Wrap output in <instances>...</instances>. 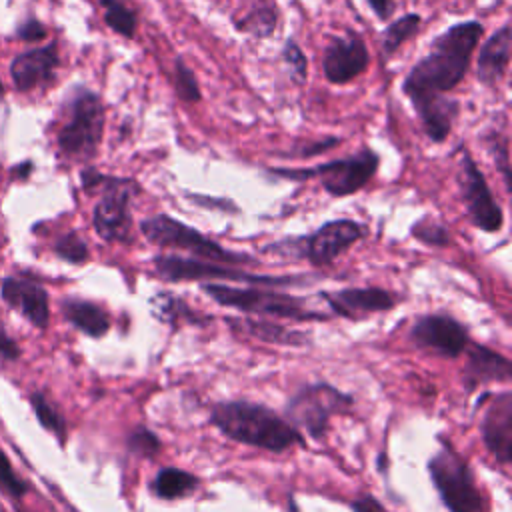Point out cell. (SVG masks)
<instances>
[{"instance_id": "4fadbf2b", "label": "cell", "mask_w": 512, "mask_h": 512, "mask_svg": "<svg viewBox=\"0 0 512 512\" xmlns=\"http://www.w3.org/2000/svg\"><path fill=\"white\" fill-rule=\"evenodd\" d=\"M408 336L416 348L444 358H458L470 344L468 328L450 314H424L416 318Z\"/></svg>"}, {"instance_id": "d4e9b609", "label": "cell", "mask_w": 512, "mask_h": 512, "mask_svg": "<svg viewBox=\"0 0 512 512\" xmlns=\"http://www.w3.org/2000/svg\"><path fill=\"white\" fill-rule=\"evenodd\" d=\"M230 324L242 328L244 332L252 334L254 338L270 344H288V346H302L308 342V336L300 330H288L276 322H266V320H228Z\"/></svg>"}, {"instance_id": "52a82bcc", "label": "cell", "mask_w": 512, "mask_h": 512, "mask_svg": "<svg viewBox=\"0 0 512 512\" xmlns=\"http://www.w3.org/2000/svg\"><path fill=\"white\" fill-rule=\"evenodd\" d=\"M202 290L220 306L234 308L248 314L278 316L298 322L326 320L328 316L306 306V300L292 294H282L274 290H264L258 286H228L218 282L202 284Z\"/></svg>"}, {"instance_id": "836d02e7", "label": "cell", "mask_w": 512, "mask_h": 512, "mask_svg": "<svg viewBox=\"0 0 512 512\" xmlns=\"http://www.w3.org/2000/svg\"><path fill=\"white\" fill-rule=\"evenodd\" d=\"M0 486L14 498H20L26 494L28 486L22 478H18V474L14 472L8 456L0 450Z\"/></svg>"}, {"instance_id": "484cf974", "label": "cell", "mask_w": 512, "mask_h": 512, "mask_svg": "<svg viewBox=\"0 0 512 512\" xmlns=\"http://www.w3.org/2000/svg\"><path fill=\"white\" fill-rule=\"evenodd\" d=\"M422 24V16L418 12H408L394 22H390L382 34V54L384 58H390L398 52V48L408 42Z\"/></svg>"}, {"instance_id": "44dd1931", "label": "cell", "mask_w": 512, "mask_h": 512, "mask_svg": "<svg viewBox=\"0 0 512 512\" xmlns=\"http://www.w3.org/2000/svg\"><path fill=\"white\" fill-rule=\"evenodd\" d=\"M62 314L64 318L82 334L100 338L110 330V316L108 312L84 298H64L62 300Z\"/></svg>"}, {"instance_id": "30bf717a", "label": "cell", "mask_w": 512, "mask_h": 512, "mask_svg": "<svg viewBox=\"0 0 512 512\" xmlns=\"http://www.w3.org/2000/svg\"><path fill=\"white\" fill-rule=\"evenodd\" d=\"M154 272L168 282H190V280H238L250 286H300L306 276H268L252 274L230 264H218L210 260L184 258L178 254H160L154 260Z\"/></svg>"}, {"instance_id": "9a60e30c", "label": "cell", "mask_w": 512, "mask_h": 512, "mask_svg": "<svg viewBox=\"0 0 512 512\" xmlns=\"http://www.w3.org/2000/svg\"><path fill=\"white\" fill-rule=\"evenodd\" d=\"M320 296L336 316L348 320H360L376 312H386L394 308L398 302L396 294L380 286L344 288L338 292H320Z\"/></svg>"}, {"instance_id": "3957f363", "label": "cell", "mask_w": 512, "mask_h": 512, "mask_svg": "<svg viewBox=\"0 0 512 512\" xmlns=\"http://www.w3.org/2000/svg\"><path fill=\"white\" fill-rule=\"evenodd\" d=\"M80 182L86 192L100 190V200L92 210V224L96 234L106 242H130V202L134 194L140 192V186L130 178L108 176L98 172L96 168H84L80 174Z\"/></svg>"}, {"instance_id": "4dcf8cb0", "label": "cell", "mask_w": 512, "mask_h": 512, "mask_svg": "<svg viewBox=\"0 0 512 512\" xmlns=\"http://www.w3.org/2000/svg\"><path fill=\"white\" fill-rule=\"evenodd\" d=\"M412 236L416 238V240H420L422 244H426V246H436V248H440V246H448L450 244V230L444 226V224H440V222H436L434 218H430V216H424V218H420L414 226H412Z\"/></svg>"}, {"instance_id": "8992f818", "label": "cell", "mask_w": 512, "mask_h": 512, "mask_svg": "<svg viewBox=\"0 0 512 512\" xmlns=\"http://www.w3.org/2000/svg\"><path fill=\"white\" fill-rule=\"evenodd\" d=\"M380 166V156L372 148H360L356 154L316 164L312 168H268L270 174L294 182L318 178L324 192L334 198H344L362 190Z\"/></svg>"}, {"instance_id": "d6a6232c", "label": "cell", "mask_w": 512, "mask_h": 512, "mask_svg": "<svg viewBox=\"0 0 512 512\" xmlns=\"http://www.w3.org/2000/svg\"><path fill=\"white\" fill-rule=\"evenodd\" d=\"M128 450L136 456L152 458L160 450V438L152 430L140 426L128 436Z\"/></svg>"}, {"instance_id": "5bb4252c", "label": "cell", "mask_w": 512, "mask_h": 512, "mask_svg": "<svg viewBox=\"0 0 512 512\" xmlns=\"http://www.w3.org/2000/svg\"><path fill=\"white\" fill-rule=\"evenodd\" d=\"M370 54L364 40L356 32L336 36L322 54V70L330 84H348L362 76L368 68Z\"/></svg>"}, {"instance_id": "ffe728a7", "label": "cell", "mask_w": 512, "mask_h": 512, "mask_svg": "<svg viewBox=\"0 0 512 512\" xmlns=\"http://www.w3.org/2000/svg\"><path fill=\"white\" fill-rule=\"evenodd\" d=\"M468 360L462 372V380L468 392L482 384L506 382L512 376L510 360L484 344H468Z\"/></svg>"}, {"instance_id": "ac0fdd59", "label": "cell", "mask_w": 512, "mask_h": 512, "mask_svg": "<svg viewBox=\"0 0 512 512\" xmlns=\"http://www.w3.org/2000/svg\"><path fill=\"white\" fill-rule=\"evenodd\" d=\"M58 64H60V54L56 44L22 52L12 60V66H10L14 86L20 92H28L44 82H50L54 78Z\"/></svg>"}, {"instance_id": "2e32d148", "label": "cell", "mask_w": 512, "mask_h": 512, "mask_svg": "<svg viewBox=\"0 0 512 512\" xmlns=\"http://www.w3.org/2000/svg\"><path fill=\"white\" fill-rule=\"evenodd\" d=\"M0 296L10 308L18 310L32 326L40 330L48 326L50 322L48 292L40 282L8 276L0 284Z\"/></svg>"}, {"instance_id": "8fae6325", "label": "cell", "mask_w": 512, "mask_h": 512, "mask_svg": "<svg viewBox=\"0 0 512 512\" xmlns=\"http://www.w3.org/2000/svg\"><path fill=\"white\" fill-rule=\"evenodd\" d=\"M354 398L326 382H316L300 388L286 402L284 414L288 422L296 428H304L314 440H322L328 432L330 418L348 412Z\"/></svg>"}, {"instance_id": "5b68a950", "label": "cell", "mask_w": 512, "mask_h": 512, "mask_svg": "<svg viewBox=\"0 0 512 512\" xmlns=\"http://www.w3.org/2000/svg\"><path fill=\"white\" fill-rule=\"evenodd\" d=\"M364 234V224L350 218H340L324 222L310 236H288L272 242L264 248V252L292 260L306 258L314 266H328L352 244H356Z\"/></svg>"}, {"instance_id": "7c38bea8", "label": "cell", "mask_w": 512, "mask_h": 512, "mask_svg": "<svg viewBox=\"0 0 512 512\" xmlns=\"http://www.w3.org/2000/svg\"><path fill=\"white\" fill-rule=\"evenodd\" d=\"M458 184L470 222L484 232H498L504 224V212L466 148H460Z\"/></svg>"}, {"instance_id": "4316f807", "label": "cell", "mask_w": 512, "mask_h": 512, "mask_svg": "<svg viewBox=\"0 0 512 512\" xmlns=\"http://www.w3.org/2000/svg\"><path fill=\"white\" fill-rule=\"evenodd\" d=\"M102 10H104V22L106 26L120 34L122 38H134L136 28H138V18L136 12L126 6L122 0H98Z\"/></svg>"}, {"instance_id": "ab89813d", "label": "cell", "mask_w": 512, "mask_h": 512, "mask_svg": "<svg viewBox=\"0 0 512 512\" xmlns=\"http://www.w3.org/2000/svg\"><path fill=\"white\" fill-rule=\"evenodd\" d=\"M290 512H298V508H296V502H294V498L290 496Z\"/></svg>"}, {"instance_id": "6da1fadb", "label": "cell", "mask_w": 512, "mask_h": 512, "mask_svg": "<svg viewBox=\"0 0 512 512\" xmlns=\"http://www.w3.org/2000/svg\"><path fill=\"white\" fill-rule=\"evenodd\" d=\"M484 26L478 20L458 22L440 32L428 52L408 70L402 92L420 118L424 134L440 144L448 138L460 102L446 96L466 76Z\"/></svg>"}, {"instance_id": "d590c367", "label": "cell", "mask_w": 512, "mask_h": 512, "mask_svg": "<svg viewBox=\"0 0 512 512\" xmlns=\"http://www.w3.org/2000/svg\"><path fill=\"white\" fill-rule=\"evenodd\" d=\"M46 34H48L46 26L36 18H26L16 30V38L24 42H40L46 38Z\"/></svg>"}, {"instance_id": "d6986e66", "label": "cell", "mask_w": 512, "mask_h": 512, "mask_svg": "<svg viewBox=\"0 0 512 512\" xmlns=\"http://www.w3.org/2000/svg\"><path fill=\"white\" fill-rule=\"evenodd\" d=\"M510 54H512V30H510V24H504L480 46V52L476 58L478 82L486 88L498 86L508 72Z\"/></svg>"}, {"instance_id": "60d3db41", "label": "cell", "mask_w": 512, "mask_h": 512, "mask_svg": "<svg viewBox=\"0 0 512 512\" xmlns=\"http://www.w3.org/2000/svg\"><path fill=\"white\" fill-rule=\"evenodd\" d=\"M4 96V84H2V80H0V98Z\"/></svg>"}, {"instance_id": "603a6c76", "label": "cell", "mask_w": 512, "mask_h": 512, "mask_svg": "<svg viewBox=\"0 0 512 512\" xmlns=\"http://www.w3.org/2000/svg\"><path fill=\"white\" fill-rule=\"evenodd\" d=\"M150 308H152V314L170 324V326H180V324H206L210 322V318L202 316L198 310L190 308L186 304V300H182L180 296H174V294H168V292H158L154 294V298L150 300Z\"/></svg>"}, {"instance_id": "7402d4cb", "label": "cell", "mask_w": 512, "mask_h": 512, "mask_svg": "<svg viewBox=\"0 0 512 512\" xmlns=\"http://www.w3.org/2000/svg\"><path fill=\"white\" fill-rule=\"evenodd\" d=\"M238 32L254 38H270L278 26V8L272 0H256L240 18H232Z\"/></svg>"}, {"instance_id": "e575fe53", "label": "cell", "mask_w": 512, "mask_h": 512, "mask_svg": "<svg viewBox=\"0 0 512 512\" xmlns=\"http://www.w3.org/2000/svg\"><path fill=\"white\" fill-rule=\"evenodd\" d=\"M340 144V138L336 136H328V138H322V140H316V142H308V144H298L290 156H298V158H310V156H316V154H322L334 146Z\"/></svg>"}, {"instance_id": "74e56055", "label": "cell", "mask_w": 512, "mask_h": 512, "mask_svg": "<svg viewBox=\"0 0 512 512\" xmlns=\"http://www.w3.org/2000/svg\"><path fill=\"white\" fill-rule=\"evenodd\" d=\"M350 508L354 512H384V506L380 504V500H376L372 494H364L356 500H352Z\"/></svg>"}, {"instance_id": "ba28073f", "label": "cell", "mask_w": 512, "mask_h": 512, "mask_svg": "<svg viewBox=\"0 0 512 512\" xmlns=\"http://www.w3.org/2000/svg\"><path fill=\"white\" fill-rule=\"evenodd\" d=\"M428 472L438 496L450 512H488L486 500L474 482L468 462L452 444L442 442L428 460Z\"/></svg>"}, {"instance_id": "cb8c5ba5", "label": "cell", "mask_w": 512, "mask_h": 512, "mask_svg": "<svg viewBox=\"0 0 512 512\" xmlns=\"http://www.w3.org/2000/svg\"><path fill=\"white\" fill-rule=\"evenodd\" d=\"M200 480L192 472L182 468L166 466L160 468L152 480V492L162 500H176L192 494L198 488Z\"/></svg>"}, {"instance_id": "f546056e", "label": "cell", "mask_w": 512, "mask_h": 512, "mask_svg": "<svg viewBox=\"0 0 512 512\" xmlns=\"http://www.w3.org/2000/svg\"><path fill=\"white\" fill-rule=\"evenodd\" d=\"M54 254L60 260L70 262V264H84L88 260V256H90L86 242L74 230H70V232H66V234L56 238Z\"/></svg>"}, {"instance_id": "9c48e42d", "label": "cell", "mask_w": 512, "mask_h": 512, "mask_svg": "<svg viewBox=\"0 0 512 512\" xmlns=\"http://www.w3.org/2000/svg\"><path fill=\"white\" fill-rule=\"evenodd\" d=\"M140 232L144 238L160 248H178L186 250L192 256H198L202 260L218 262V264H252L254 258L248 254L232 252L220 246L218 242L210 240L196 228L168 216V214H154L140 222Z\"/></svg>"}, {"instance_id": "1f68e13d", "label": "cell", "mask_w": 512, "mask_h": 512, "mask_svg": "<svg viewBox=\"0 0 512 512\" xmlns=\"http://www.w3.org/2000/svg\"><path fill=\"white\" fill-rule=\"evenodd\" d=\"M282 60L288 68V74L290 78L296 82V84H304L306 78H308V58L306 54L302 52V48L298 46L296 40L288 38L284 42V48H282Z\"/></svg>"}, {"instance_id": "f1b7e54d", "label": "cell", "mask_w": 512, "mask_h": 512, "mask_svg": "<svg viewBox=\"0 0 512 512\" xmlns=\"http://www.w3.org/2000/svg\"><path fill=\"white\" fill-rule=\"evenodd\" d=\"M174 90H176V96L188 104H196L202 100V90L198 86V80L192 68H188L182 58H176L174 62Z\"/></svg>"}, {"instance_id": "277c9868", "label": "cell", "mask_w": 512, "mask_h": 512, "mask_svg": "<svg viewBox=\"0 0 512 512\" xmlns=\"http://www.w3.org/2000/svg\"><path fill=\"white\" fill-rule=\"evenodd\" d=\"M106 110L98 92L76 88L66 102V116L56 134L62 156L76 162L92 160L102 144Z\"/></svg>"}, {"instance_id": "f35d334b", "label": "cell", "mask_w": 512, "mask_h": 512, "mask_svg": "<svg viewBox=\"0 0 512 512\" xmlns=\"http://www.w3.org/2000/svg\"><path fill=\"white\" fill-rule=\"evenodd\" d=\"M370 10L376 14L378 20H388L394 14V0H366Z\"/></svg>"}, {"instance_id": "83f0119b", "label": "cell", "mask_w": 512, "mask_h": 512, "mask_svg": "<svg viewBox=\"0 0 512 512\" xmlns=\"http://www.w3.org/2000/svg\"><path fill=\"white\" fill-rule=\"evenodd\" d=\"M30 404H32L34 416L40 422V426L44 430L52 432L60 440V444H64L66 442V420L58 412V408L42 392H32L30 394Z\"/></svg>"}, {"instance_id": "8d00e7d4", "label": "cell", "mask_w": 512, "mask_h": 512, "mask_svg": "<svg viewBox=\"0 0 512 512\" xmlns=\"http://www.w3.org/2000/svg\"><path fill=\"white\" fill-rule=\"evenodd\" d=\"M0 356H4L6 360H16L20 356V348L14 342V338L6 332L2 318H0Z\"/></svg>"}, {"instance_id": "e0dca14e", "label": "cell", "mask_w": 512, "mask_h": 512, "mask_svg": "<svg viewBox=\"0 0 512 512\" xmlns=\"http://www.w3.org/2000/svg\"><path fill=\"white\" fill-rule=\"evenodd\" d=\"M480 430L488 452L500 464H508L512 460V392H500L492 398Z\"/></svg>"}, {"instance_id": "7a4b0ae2", "label": "cell", "mask_w": 512, "mask_h": 512, "mask_svg": "<svg viewBox=\"0 0 512 512\" xmlns=\"http://www.w3.org/2000/svg\"><path fill=\"white\" fill-rule=\"evenodd\" d=\"M210 422L230 440L268 452L280 454L292 446H304L302 434L264 404L248 400L218 402L210 412Z\"/></svg>"}]
</instances>
